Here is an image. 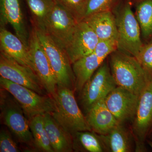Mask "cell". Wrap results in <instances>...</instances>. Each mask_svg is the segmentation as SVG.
I'll return each instance as SVG.
<instances>
[{
  "instance_id": "1",
  "label": "cell",
  "mask_w": 152,
  "mask_h": 152,
  "mask_svg": "<svg viewBox=\"0 0 152 152\" xmlns=\"http://www.w3.org/2000/svg\"><path fill=\"white\" fill-rule=\"evenodd\" d=\"M132 5L127 0H119L112 11L116 23L118 50L137 58L144 44Z\"/></svg>"
},
{
  "instance_id": "2",
  "label": "cell",
  "mask_w": 152,
  "mask_h": 152,
  "mask_svg": "<svg viewBox=\"0 0 152 152\" xmlns=\"http://www.w3.org/2000/svg\"><path fill=\"white\" fill-rule=\"evenodd\" d=\"M108 57L111 72L117 86L140 96L149 79L139 61L118 50Z\"/></svg>"
},
{
  "instance_id": "3",
  "label": "cell",
  "mask_w": 152,
  "mask_h": 152,
  "mask_svg": "<svg viewBox=\"0 0 152 152\" xmlns=\"http://www.w3.org/2000/svg\"><path fill=\"white\" fill-rule=\"evenodd\" d=\"M74 91L66 87H58L56 94L52 97L55 110L52 115L72 136L77 132L92 131L79 107Z\"/></svg>"
},
{
  "instance_id": "4",
  "label": "cell",
  "mask_w": 152,
  "mask_h": 152,
  "mask_svg": "<svg viewBox=\"0 0 152 152\" xmlns=\"http://www.w3.org/2000/svg\"><path fill=\"white\" fill-rule=\"evenodd\" d=\"M1 88L7 91L21 107L28 121L34 117L51 114L55 110L53 97L49 95H42L28 88L0 77Z\"/></svg>"
},
{
  "instance_id": "5",
  "label": "cell",
  "mask_w": 152,
  "mask_h": 152,
  "mask_svg": "<svg viewBox=\"0 0 152 152\" xmlns=\"http://www.w3.org/2000/svg\"><path fill=\"white\" fill-rule=\"evenodd\" d=\"M1 117L4 124L20 142L34 147L29 121L16 100L7 91L1 88Z\"/></svg>"
},
{
  "instance_id": "6",
  "label": "cell",
  "mask_w": 152,
  "mask_h": 152,
  "mask_svg": "<svg viewBox=\"0 0 152 152\" xmlns=\"http://www.w3.org/2000/svg\"><path fill=\"white\" fill-rule=\"evenodd\" d=\"M35 30L56 76L58 87H66L75 91V76L72 63L66 51L45 31Z\"/></svg>"
},
{
  "instance_id": "7",
  "label": "cell",
  "mask_w": 152,
  "mask_h": 152,
  "mask_svg": "<svg viewBox=\"0 0 152 152\" xmlns=\"http://www.w3.org/2000/svg\"><path fill=\"white\" fill-rule=\"evenodd\" d=\"M131 129L134 141V151H147L145 142L152 129V79L148 81L139 96Z\"/></svg>"
},
{
  "instance_id": "8",
  "label": "cell",
  "mask_w": 152,
  "mask_h": 152,
  "mask_svg": "<svg viewBox=\"0 0 152 152\" xmlns=\"http://www.w3.org/2000/svg\"><path fill=\"white\" fill-rule=\"evenodd\" d=\"M106 59L80 92L81 103L86 113L98 102L105 99L117 86L111 72L108 60Z\"/></svg>"
},
{
  "instance_id": "9",
  "label": "cell",
  "mask_w": 152,
  "mask_h": 152,
  "mask_svg": "<svg viewBox=\"0 0 152 152\" xmlns=\"http://www.w3.org/2000/svg\"><path fill=\"white\" fill-rule=\"evenodd\" d=\"M78 23L69 12L56 4L46 21L44 31L65 50Z\"/></svg>"
},
{
  "instance_id": "10",
  "label": "cell",
  "mask_w": 152,
  "mask_h": 152,
  "mask_svg": "<svg viewBox=\"0 0 152 152\" xmlns=\"http://www.w3.org/2000/svg\"><path fill=\"white\" fill-rule=\"evenodd\" d=\"M0 75L4 78L28 88L39 94L49 95L34 71L19 64L1 51L0 53Z\"/></svg>"
},
{
  "instance_id": "11",
  "label": "cell",
  "mask_w": 152,
  "mask_h": 152,
  "mask_svg": "<svg viewBox=\"0 0 152 152\" xmlns=\"http://www.w3.org/2000/svg\"><path fill=\"white\" fill-rule=\"evenodd\" d=\"M28 49L36 73L48 94L53 96L58 88L56 78L34 27L29 34Z\"/></svg>"
},
{
  "instance_id": "12",
  "label": "cell",
  "mask_w": 152,
  "mask_h": 152,
  "mask_svg": "<svg viewBox=\"0 0 152 152\" xmlns=\"http://www.w3.org/2000/svg\"><path fill=\"white\" fill-rule=\"evenodd\" d=\"M139 96L130 91L117 86L105 98L108 108L119 123L132 122L138 104Z\"/></svg>"
},
{
  "instance_id": "13",
  "label": "cell",
  "mask_w": 152,
  "mask_h": 152,
  "mask_svg": "<svg viewBox=\"0 0 152 152\" xmlns=\"http://www.w3.org/2000/svg\"><path fill=\"white\" fill-rule=\"evenodd\" d=\"M99 40L92 29L86 22H79L65 50L72 64L94 53Z\"/></svg>"
},
{
  "instance_id": "14",
  "label": "cell",
  "mask_w": 152,
  "mask_h": 152,
  "mask_svg": "<svg viewBox=\"0 0 152 152\" xmlns=\"http://www.w3.org/2000/svg\"><path fill=\"white\" fill-rule=\"evenodd\" d=\"M1 26L9 24L15 35L28 49L29 34L25 25L20 0H0Z\"/></svg>"
},
{
  "instance_id": "15",
  "label": "cell",
  "mask_w": 152,
  "mask_h": 152,
  "mask_svg": "<svg viewBox=\"0 0 152 152\" xmlns=\"http://www.w3.org/2000/svg\"><path fill=\"white\" fill-rule=\"evenodd\" d=\"M0 46L1 51L35 72L29 49L16 35L3 26L0 28Z\"/></svg>"
},
{
  "instance_id": "16",
  "label": "cell",
  "mask_w": 152,
  "mask_h": 152,
  "mask_svg": "<svg viewBox=\"0 0 152 152\" xmlns=\"http://www.w3.org/2000/svg\"><path fill=\"white\" fill-rule=\"evenodd\" d=\"M99 136L106 152H131L135 150L131 128H128L125 124L118 123L107 134Z\"/></svg>"
},
{
  "instance_id": "17",
  "label": "cell",
  "mask_w": 152,
  "mask_h": 152,
  "mask_svg": "<svg viewBox=\"0 0 152 152\" xmlns=\"http://www.w3.org/2000/svg\"><path fill=\"white\" fill-rule=\"evenodd\" d=\"M86 113L92 130L99 135L106 134L119 123L106 105L104 99L94 105Z\"/></svg>"
},
{
  "instance_id": "18",
  "label": "cell",
  "mask_w": 152,
  "mask_h": 152,
  "mask_svg": "<svg viewBox=\"0 0 152 152\" xmlns=\"http://www.w3.org/2000/svg\"><path fill=\"white\" fill-rule=\"evenodd\" d=\"M43 118L45 127L54 152L74 151L72 136L57 122L51 114H45Z\"/></svg>"
},
{
  "instance_id": "19",
  "label": "cell",
  "mask_w": 152,
  "mask_h": 152,
  "mask_svg": "<svg viewBox=\"0 0 152 152\" xmlns=\"http://www.w3.org/2000/svg\"><path fill=\"white\" fill-rule=\"evenodd\" d=\"M84 21L92 29L99 39H117L115 18L112 10L92 14Z\"/></svg>"
},
{
  "instance_id": "20",
  "label": "cell",
  "mask_w": 152,
  "mask_h": 152,
  "mask_svg": "<svg viewBox=\"0 0 152 152\" xmlns=\"http://www.w3.org/2000/svg\"><path fill=\"white\" fill-rule=\"evenodd\" d=\"M104 61L93 53L72 64L75 78V91L80 92Z\"/></svg>"
},
{
  "instance_id": "21",
  "label": "cell",
  "mask_w": 152,
  "mask_h": 152,
  "mask_svg": "<svg viewBox=\"0 0 152 152\" xmlns=\"http://www.w3.org/2000/svg\"><path fill=\"white\" fill-rule=\"evenodd\" d=\"M74 151L87 152H106L98 134L94 131L77 132L72 136Z\"/></svg>"
},
{
  "instance_id": "22",
  "label": "cell",
  "mask_w": 152,
  "mask_h": 152,
  "mask_svg": "<svg viewBox=\"0 0 152 152\" xmlns=\"http://www.w3.org/2000/svg\"><path fill=\"white\" fill-rule=\"evenodd\" d=\"M31 14L33 27L44 31L45 23L56 5L55 0H26Z\"/></svg>"
},
{
  "instance_id": "23",
  "label": "cell",
  "mask_w": 152,
  "mask_h": 152,
  "mask_svg": "<svg viewBox=\"0 0 152 152\" xmlns=\"http://www.w3.org/2000/svg\"><path fill=\"white\" fill-rule=\"evenodd\" d=\"M135 15L145 39L152 38V0H142L134 4Z\"/></svg>"
},
{
  "instance_id": "24",
  "label": "cell",
  "mask_w": 152,
  "mask_h": 152,
  "mask_svg": "<svg viewBox=\"0 0 152 152\" xmlns=\"http://www.w3.org/2000/svg\"><path fill=\"white\" fill-rule=\"evenodd\" d=\"M35 147L41 151L54 152L44 123L43 115H39L29 121Z\"/></svg>"
},
{
  "instance_id": "25",
  "label": "cell",
  "mask_w": 152,
  "mask_h": 152,
  "mask_svg": "<svg viewBox=\"0 0 152 152\" xmlns=\"http://www.w3.org/2000/svg\"><path fill=\"white\" fill-rule=\"evenodd\" d=\"M55 1L56 4L69 12L79 23L84 19L88 0H55Z\"/></svg>"
},
{
  "instance_id": "26",
  "label": "cell",
  "mask_w": 152,
  "mask_h": 152,
  "mask_svg": "<svg viewBox=\"0 0 152 152\" xmlns=\"http://www.w3.org/2000/svg\"><path fill=\"white\" fill-rule=\"evenodd\" d=\"M118 50L116 39H99L94 53L100 59L104 61L113 52Z\"/></svg>"
},
{
  "instance_id": "27",
  "label": "cell",
  "mask_w": 152,
  "mask_h": 152,
  "mask_svg": "<svg viewBox=\"0 0 152 152\" xmlns=\"http://www.w3.org/2000/svg\"><path fill=\"white\" fill-rule=\"evenodd\" d=\"M119 0H88L85 18L92 14L112 10ZM84 18V19H85Z\"/></svg>"
},
{
  "instance_id": "28",
  "label": "cell",
  "mask_w": 152,
  "mask_h": 152,
  "mask_svg": "<svg viewBox=\"0 0 152 152\" xmlns=\"http://www.w3.org/2000/svg\"><path fill=\"white\" fill-rule=\"evenodd\" d=\"M137 59L139 61L149 79H152V39L144 44Z\"/></svg>"
},
{
  "instance_id": "29",
  "label": "cell",
  "mask_w": 152,
  "mask_h": 152,
  "mask_svg": "<svg viewBox=\"0 0 152 152\" xmlns=\"http://www.w3.org/2000/svg\"><path fill=\"white\" fill-rule=\"evenodd\" d=\"M0 152H20L17 144L8 131L2 129L0 133Z\"/></svg>"
},
{
  "instance_id": "30",
  "label": "cell",
  "mask_w": 152,
  "mask_h": 152,
  "mask_svg": "<svg viewBox=\"0 0 152 152\" xmlns=\"http://www.w3.org/2000/svg\"><path fill=\"white\" fill-rule=\"evenodd\" d=\"M127 1H129L131 3H132V4H134L138 2L139 1H142V0H127Z\"/></svg>"
},
{
  "instance_id": "31",
  "label": "cell",
  "mask_w": 152,
  "mask_h": 152,
  "mask_svg": "<svg viewBox=\"0 0 152 152\" xmlns=\"http://www.w3.org/2000/svg\"><path fill=\"white\" fill-rule=\"evenodd\" d=\"M146 141L152 149V140H147Z\"/></svg>"
},
{
  "instance_id": "32",
  "label": "cell",
  "mask_w": 152,
  "mask_h": 152,
  "mask_svg": "<svg viewBox=\"0 0 152 152\" xmlns=\"http://www.w3.org/2000/svg\"><path fill=\"white\" fill-rule=\"evenodd\" d=\"M151 140H152V137H151Z\"/></svg>"
}]
</instances>
